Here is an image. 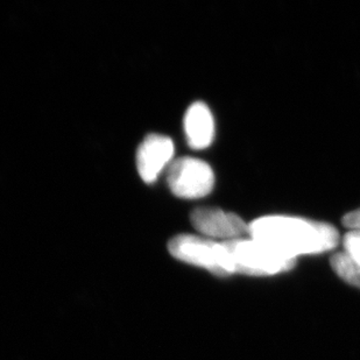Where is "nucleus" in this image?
<instances>
[{
    "instance_id": "obj_1",
    "label": "nucleus",
    "mask_w": 360,
    "mask_h": 360,
    "mask_svg": "<svg viewBox=\"0 0 360 360\" xmlns=\"http://www.w3.org/2000/svg\"><path fill=\"white\" fill-rule=\"evenodd\" d=\"M251 238L295 259L300 255H319L336 248L340 233L333 225L306 218L266 216L250 224Z\"/></svg>"
},
{
    "instance_id": "obj_2",
    "label": "nucleus",
    "mask_w": 360,
    "mask_h": 360,
    "mask_svg": "<svg viewBox=\"0 0 360 360\" xmlns=\"http://www.w3.org/2000/svg\"><path fill=\"white\" fill-rule=\"evenodd\" d=\"M223 244L228 252L232 274L274 276L290 271L295 266V259L280 255L279 252L253 238L223 241Z\"/></svg>"
},
{
    "instance_id": "obj_3",
    "label": "nucleus",
    "mask_w": 360,
    "mask_h": 360,
    "mask_svg": "<svg viewBox=\"0 0 360 360\" xmlns=\"http://www.w3.org/2000/svg\"><path fill=\"white\" fill-rule=\"evenodd\" d=\"M170 255L181 262L207 269L216 276L232 274L231 264L223 241L198 236L181 235L168 245Z\"/></svg>"
},
{
    "instance_id": "obj_4",
    "label": "nucleus",
    "mask_w": 360,
    "mask_h": 360,
    "mask_svg": "<svg viewBox=\"0 0 360 360\" xmlns=\"http://www.w3.org/2000/svg\"><path fill=\"white\" fill-rule=\"evenodd\" d=\"M167 182L175 196L196 200L210 194L214 186V170L198 158H179L170 163Z\"/></svg>"
},
{
    "instance_id": "obj_5",
    "label": "nucleus",
    "mask_w": 360,
    "mask_h": 360,
    "mask_svg": "<svg viewBox=\"0 0 360 360\" xmlns=\"http://www.w3.org/2000/svg\"><path fill=\"white\" fill-rule=\"evenodd\" d=\"M191 224L205 238L212 240H235L250 235V224L238 214L214 207H200L193 211Z\"/></svg>"
},
{
    "instance_id": "obj_6",
    "label": "nucleus",
    "mask_w": 360,
    "mask_h": 360,
    "mask_svg": "<svg viewBox=\"0 0 360 360\" xmlns=\"http://www.w3.org/2000/svg\"><path fill=\"white\" fill-rule=\"evenodd\" d=\"M173 140L161 134H150L143 139L136 153V168L146 184H153L162 170L172 163Z\"/></svg>"
},
{
    "instance_id": "obj_7",
    "label": "nucleus",
    "mask_w": 360,
    "mask_h": 360,
    "mask_svg": "<svg viewBox=\"0 0 360 360\" xmlns=\"http://www.w3.org/2000/svg\"><path fill=\"white\" fill-rule=\"evenodd\" d=\"M184 132L188 145L193 150H204L210 146L214 136V122L205 103L196 102L189 106L184 117Z\"/></svg>"
},
{
    "instance_id": "obj_8",
    "label": "nucleus",
    "mask_w": 360,
    "mask_h": 360,
    "mask_svg": "<svg viewBox=\"0 0 360 360\" xmlns=\"http://www.w3.org/2000/svg\"><path fill=\"white\" fill-rule=\"evenodd\" d=\"M331 266L340 279L360 288V265L347 252H340L333 255Z\"/></svg>"
},
{
    "instance_id": "obj_9",
    "label": "nucleus",
    "mask_w": 360,
    "mask_h": 360,
    "mask_svg": "<svg viewBox=\"0 0 360 360\" xmlns=\"http://www.w3.org/2000/svg\"><path fill=\"white\" fill-rule=\"evenodd\" d=\"M344 248L360 265V232L349 231L344 237Z\"/></svg>"
},
{
    "instance_id": "obj_10",
    "label": "nucleus",
    "mask_w": 360,
    "mask_h": 360,
    "mask_svg": "<svg viewBox=\"0 0 360 360\" xmlns=\"http://www.w3.org/2000/svg\"><path fill=\"white\" fill-rule=\"evenodd\" d=\"M343 224L347 229H350V231L360 232V207L357 210L351 211L345 214L343 218Z\"/></svg>"
}]
</instances>
